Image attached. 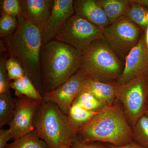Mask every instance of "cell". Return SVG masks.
<instances>
[{"mask_svg": "<svg viewBox=\"0 0 148 148\" xmlns=\"http://www.w3.org/2000/svg\"><path fill=\"white\" fill-rule=\"evenodd\" d=\"M13 34L6 39V49L17 59L42 95L44 93L41 73L40 56L42 46L41 32L20 14Z\"/></svg>", "mask_w": 148, "mask_h": 148, "instance_id": "obj_1", "label": "cell"}, {"mask_svg": "<svg viewBox=\"0 0 148 148\" xmlns=\"http://www.w3.org/2000/svg\"><path fill=\"white\" fill-rule=\"evenodd\" d=\"M80 58L81 52L57 40L42 45L40 63L44 93L55 90L75 73Z\"/></svg>", "mask_w": 148, "mask_h": 148, "instance_id": "obj_2", "label": "cell"}, {"mask_svg": "<svg viewBox=\"0 0 148 148\" xmlns=\"http://www.w3.org/2000/svg\"><path fill=\"white\" fill-rule=\"evenodd\" d=\"M76 138L85 143L97 141L121 146L132 143V130L124 111L116 105H107L77 130Z\"/></svg>", "mask_w": 148, "mask_h": 148, "instance_id": "obj_3", "label": "cell"}, {"mask_svg": "<svg viewBox=\"0 0 148 148\" xmlns=\"http://www.w3.org/2000/svg\"><path fill=\"white\" fill-rule=\"evenodd\" d=\"M35 131L49 148H69L75 139L77 130L68 115L55 104L44 101L35 114Z\"/></svg>", "mask_w": 148, "mask_h": 148, "instance_id": "obj_4", "label": "cell"}, {"mask_svg": "<svg viewBox=\"0 0 148 148\" xmlns=\"http://www.w3.org/2000/svg\"><path fill=\"white\" fill-rule=\"evenodd\" d=\"M124 66L123 61L104 39L92 42L81 52L79 69L89 78L116 83Z\"/></svg>", "mask_w": 148, "mask_h": 148, "instance_id": "obj_5", "label": "cell"}, {"mask_svg": "<svg viewBox=\"0 0 148 148\" xmlns=\"http://www.w3.org/2000/svg\"><path fill=\"white\" fill-rule=\"evenodd\" d=\"M116 96L123 105L128 123L133 127L148 106V74L125 84H116Z\"/></svg>", "mask_w": 148, "mask_h": 148, "instance_id": "obj_6", "label": "cell"}, {"mask_svg": "<svg viewBox=\"0 0 148 148\" xmlns=\"http://www.w3.org/2000/svg\"><path fill=\"white\" fill-rule=\"evenodd\" d=\"M104 40L122 61L141 38V28L124 16L103 29Z\"/></svg>", "mask_w": 148, "mask_h": 148, "instance_id": "obj_7", "label": "cell"}, {"mask_svg": "<svg viewBox=\"0 0 148 148\" xmlns=\"http://www.w3.org/2000/svg\"><path fill=\"white\" fill-rule=\"evenodd\" d=\"M101 39H104L103 30L75 13L60 28L54 40L81 52L92 42Z\"/></svg>", "mask_w": 148, "mask_h": 148, "instance_id": "obj_8", "label": "cell"}, {"mask_svg": "<svg viewBox=\"0 0 148 148\" xmlns=\"http://www.w3.org/2000/svg\"><path fill=\"white\" fill-rule=\"evenodd\" d=\"M15 108L9 125L12 140L27 135L35 130L34 117L41 102L25 96L14 98Z\"/></svg>", "mask_w": 148, "mask_h": 148, "instance_id": "obj_9", "label": "cell"}, {"mask_svg": "<svg viewBox=\"0 0 148 148\" xmlns=\"http://www.w3.org/2000/svg\"><path fill=\"white\" fill-rule=\"evenodd\" d=\"M88 77L81 69L58 88L42 95L44 101L56 105L62 112L68 114L71 106L82 90Z\"/></svg>", "mask_w": 148, "mask_h": 148, "instance_id": "obj_10", "label": "cell"}, {"mask_svg": "<svg viewBox=\"0 0 148 148\" xmlns=\"http://www.w3.org/2000/svg\"><path fill=\"white\" fill-rule=\"evenodd\" d=\"M148 74V50L145 35L125 58L124 69L116 84L121 85L129 82L141 76Z\"/></svg>", "mask_w": 148, "mask_h": 148, "instance_id": "obj_11", "label": "cell"}, {"mask_svg": "<svg viewBox=\"0 0 148 148\" xmlns=\"http://www.w3.org/2000/svg\"><path fill=\"white\" fill-rule=\"evenodd\" d=\"M75 13L73 0H53L50 15L41 32L42 45L54 40L60 28Z\"/></svg>", "mask_w": 148, "mask_h": 148, "instance_id": "obj_12", "label": "cell"}, {"mask_svg": "<svg viewBox=\"0 0 148 148\" xmlns=\"http://www.w3.org/2000/svg\"><path fill=\"white\" fill-rule=\"evenodd\" d=\"M53 3V0H21V14L42 32L50 15Z\"/></svg>", "mask_w": 148, "mask_h": 148, "instance_id": "obj_13", "label": "cell"}, {"mask_svg": "<svg viewBox=\"0 0 148 148\" xmlns=\"http://www.w3.org/2000/svg\"><path fill=\"white\" fill-rule=\"evenodd\" d=\"M73 7L75 14L102 30L110 24L97 0H75Z\"/></svg>", "mask_w": 148, "mask_h": 148, "instance_id": "obj_14", "label": "cell"}, {"mask_svg": "<svg viewBox=\"0 0 148 148\" xmlns=\"http://www.w3.org/2000/svg\"><path fill=\"white\" fill-rule=\"evenodd\" d=\"M116 83L103 82L88 78L83 89L90 92L107 105H112L116 98Z\"/></svg>", "mask_w": 148, "mask_h": 148, "instance_id": "obj_15", "label": "cell"}, {"mask_svg": "<svg viewBox=\"0 0 148 148\" xmlns=\"http://www.w3.org/2000/svg\"><path fill=\"white\" fill-rule=\"evenodd\" d=\"M11 88L14 90V94L16 97L25 96L41 103L44 101L42 94L27 75L19 79L11 82Z\"/></svg>", "mask_w": 148, "mask_h": 148, "instance_id": "obj_16", "label": "cell"}, {"mask_svg": "<svg viewBox=\"0 0 148 148\" xmlns=\"http://www.w3.org/2000/svg\"><path fill=\"white\" fill-rule=\"evenodd\" d=\"M110 24L124 16L130 4V0H97Z\"/></svg>", "mask_w": 148, "mask_h": 148, "instance_id": "obj_17", "label": "cell"}, {"mask_svg": "<svg viewBox=\"0 0 148 148\" xmlns=\"http://www.w3.org/2000/svg\"><path fill=\"white\" fill-rule=\"evenodd\" d=\"M99 111H89L73 103L68 112L70 123L76 130L90 122L98 114Z\"/></svg>", "mask_w": 148, "mask_h": 148, "instance_id": "obj_18", "label": "cell"}, {"mask_svg": "<svg viewBox=\"0 0 148 148\" xmlns=\"http://www.w3.org/2000/svg\"><path fill=\"white\" fill-rule=\"evenodd\" d=\"M130 4L125 13L124 16L135 23L143 30L146 31L148 27L147 18V12L145 7L135 2L134 0H130Z\"/></svg>", "mask_w": 148, "mask_h": 148, "instance_id": "obj_19", "label": "cell"}, {"mask_svg": "<svg viewBox=\"0 0 148 148\" xmlns=\"http://www.w3.org/2000/svg\"><path fill=\"white\" fill-rule=\"evenodd\" d=\"M15 108V99L10 91L0 94V127L9 124Z\"/></svg>", "mask_w": 148, "mask_h": 148, "instance_id": "obj_20", "label": "cell"}, {"mask_svg": "<svg viewBox=\"0 0 148 148\" xmlns=\"http://www.w3.org/2000/svg\"><path fill=\"white\" fill-rule=\"evenodd\" d=\"M5 148H49L46 143L39 137L36 131L14 140Z\"/></svg>", "mask_w": 148, "mask_h": 148, "instance_id": "obj_21", "label": "cell"}, {"mask_svg": "<svg viewBox=\"0 0 148 148\" xmlns=\"http://www.w3.org/2000/svg\"><path fill=\"white\" fill-rule=\"evenodd\" d=\"M74 104L78 105L87 110L99 111L107 105L88 91L82 89L74 101Z\"/></svg>", "mask_w": 148, "mask_h": 148, "instance_id": "obj_22", "label": "cell"}, {"mask_svg": "<svg viewBox=\"0 0 148 148\" xmlns=\"http://www.w3.org/2000/svg\"><path fill=\"white\" fill-rule=\"evenodd\" d=\"M132 135L135 143L148 148V117L145 114L138 120L133 126Z\"/></svg>", "mask_w": 148, "mask_h": 148, "instance_id": "obj_23", "label": "cell"}, {"mask_svg": "<svg viewBox=\"0 0 148 148\" xmlns=\"http://www.w3.org/2000/svg\"><path fill=\"white\" fill-rule=\"evenodd\" d=\"M18 25L16 16L2 13L0 18V34L2 38L7 39L15 32Z\"/></svg>", "mask_w": 148, "mask_h": 148, "instance_id": "obj_24", "label": "cell"}, {"mask_svg": "<svg viewBox=\"0 0 148 148\" xmlns=\"http://www.w3.org/2000/svg\"><path fill=\"white\" fill-rule=\"evenodd\" d=\"M5 66L9 79L11 82L19 79L26 75L21 64L14 57L10 56L6 60Z\"/></svg>", "mask_w": 148, "mask_h": 148, "instance_id": "obj_25", "label": "cell"}, {"mask_svg": "<svg viewBox=\"0 0 148 148\" xmlns=\"http://www.w3.org/2000/svg\"><path fill=\"white\" fill-rule=\"evenodd\" d=\"M1 1L2 13L16 17L21 14V1L3 0Z\"/></svg>", "mask_w": 148, "mask_h": 148, "instance_id": "obj_26", "label": "cell"}, {"mask_svg": "<svg viewBox=\"0 0 148 148\" xmlns=\"http://www.w3.org/2000/svg\"><path fill=\"white\" fill-rule=\"evenodd\" d=\"M6 60L1 58L0 61V94L10 91L11 82L9 79L5 64Z\"/></svg>", "mask_w": 148, "mask_h": 148, "instance_id": "obj_27", "label": "cell"}, {"mask_svg": "<svg viewBox=\"0 0 148 148\" xmlns=\"http://www.w3.org/2000/svg\"><path fill=\"white\" fill-rule=\"evenodd\" d=\"M12 140L10 130L1 128L0 130V148H5L8 142Z\"/></svg>", "mask_w": 148, "mask_h": 148, "instance_id": "obj_28", "label": "cell"}, {"mask_svg": "<svg viewBox=\"0 0 148 148\" xmlns=\"http://www.w3.org/2000/svg\"><path fill=\"white\" fill-rule=\"evenodd\" d=\"M70 148H104L99 146L91 145L90 143H85L78 140L76 138L71 145Z\"/></svg>", "mask_w": 148, "mask_h": 148, "instance_id": "obj_29", "label": "cell"}, {"mask_svg": "<svg viewBox=\"0 0 148 148\" xmlns=\"http://www.w3.org/2000/svg\"><path fill=\"white\" fill-rule=\"evenodd\" d=\"M110 148H147L144 147L142 146L138 145V144L135 143H129L127 145L121 146H116L111 145Z\"/></svg>", "mask_w": 148, "mask_h": 148, "instance_id": "obj_30", "label": "cell"}, {"mask_svg": "<svg viewBox=\"0 0 148 148\" xmlns=\"http://www.w3.org/2000/svg\"><path fill=\"white\" fill-rule=\"evenodd\" d=\"M135 2L140 4L148 9V0H134Z\"/></svg>", "mask_w": 148, "mask_h": 148, "instance_id": "obj_31", "label": "cell"}, {"mask_svg": "<svg viewBox=\"0 0 148 148\" xmlns=\"http://www.w3.org/2000/svg\"><path fill=\"white\" fill-rule=\"evenodd\" d=\"M145 39L147 48L148 50V27L145 31Z\"/></svg>", "mask_w": 148, "mask_h": 148, "instance_id": "obj_32", "label": "cell"}, {"mask_svg": "<svg viewBox=\"0 0 148 148\" xmlns=\"http://www.w3.org/2000/svg\"><path fill=\"white\" fill-rule=\"evenodd\" d=\"M145 114L148 117V105L147 108L146 109V110Z\"/></svg>", "mask_w": 148, "mask_h": 148, "instance_id": "obj_33", "label": "cell"}, {"mask_svg": "<svg viewBox=\"0 0 148 148\" xmlns=\"http://www.w3.org/2000/svg\"><path fill=\"white\" fill-rule=\"evenodd\" d=\"M147 21L148 22V12L147 13Z\"/></svg>", "mask_w": 148, "mask_h": 148, "instance_id": "obj_34", "label": "cell"}, {"mask_svg": "<svg viewBox=\"0 0 148 148\" xmlns=\"http://www.w3.org/2000/svg\"></svg>", "mask_w": 148, "mask_h": 148, "instance_id": "obj_35", "label": "cell"}]
</instances>
